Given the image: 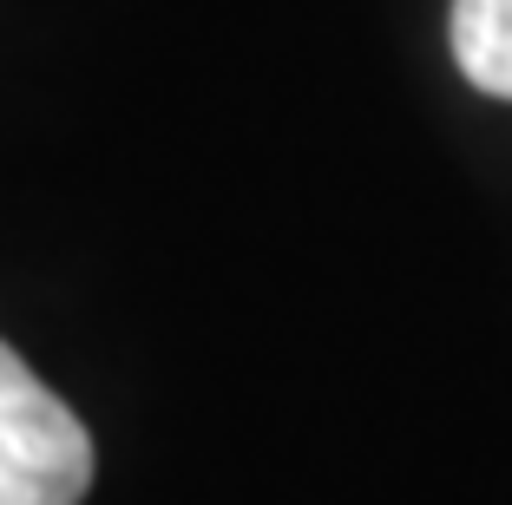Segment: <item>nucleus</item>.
I'll use <instances>...</instances> for the list:
<instances>
[{
    "mask_svg": "<svg viewBox=\"0 0 512 505\" xmlns=\"http://www.w3.org/2000/svg\"><path fill=\"white\" fill-rule=\"evenodd\" d=\"M453 60L493 99H512V0H453Z\"/></svg>",
    "mask_w": 512,
    "mask_h": 505,
    "instance_id": "obj_2",
    "label": "nucleus"
},
{
    "mask_svg": "<svg viewBox=\"0 0 512 505\" xmlns=\"http://www.w3.org/2000/svg\"><path fill=\"white\" fill-rule=\"evenodd\" d=\"M92 486V433L0 342V505H79Z\"/></svg>",
    "mask_w": 512,
    "mask_h": 505,
    "instance_id": "obj_1",
    "label": "nucleus"
}]
</instances>
